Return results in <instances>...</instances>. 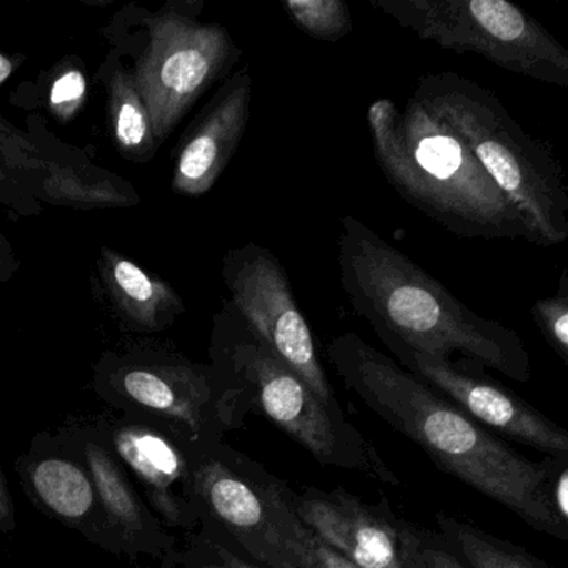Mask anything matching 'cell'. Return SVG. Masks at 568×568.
I'll use <instances>...</instances> for the list:
<instances>
[{"label":"cell","instance_id":"277c9868","mask_svg":"<svg viewBox=\"0 0 568 568\" xmlns=\"http://www.w3.org/2000/svg\"><path fill=\"white\" fill-rule=\"evenodd\" d=\"M412 99L467 145L517 209L531 244L554 247L567 241L568 189L554 145L525 132L494 92L455 72L418 79Z\"/></svg>","mask_w":568,"mask_h":568},{"label":"cell","instance_id":"6da1fadb","mask_svg":"<svg viewBox=\"0 0 568 568\" xmlns=\"http://www.w3.org/2000/svg\"><path fill=\"white\" fill-rule=\"evenodd\" d=\"M327 355L345 387L440 470L497 501L538 534L568 540V525L548 501L551 477L568 458L525 457L355 332L332 338Z\"/></svg>","mask_w":568,"mask_h":568},{"label":"cell","instance_id":"5bb4252c","mask_svg":"<svg viewBox=\"0 0 568 568\" xmlns=\"http://www.w3.org/2000/svg\"><path fill=\"white\" fill-rule=\"evenodd\" d=\"M98 420L109 447L135 487H141L151 510L169 528L194 531L201 525L192 490V452L197 445L128 415Z\"/></svg>","mask_w":568,"mask_h":568},{"label":"cell","instance_id":"8992f818","mask_svg":"<svg viewBox=\"0 0 568 568\" xmlns=\"http://www.w3.org/2000/svg\"><path fill=\"white\" fill-rule=\"evenodd\" d=\"M92 385L122 415L158 425L189 445L224 442L254 412L245 392L214 365L145 338L105 351Z\"/></svg>","mask_w":568,"mask_h":568},{"label":"cell","instance_id":"ac0fdd59","mask_svg":"<svg viewBox=\"0 0 568 568\" xmlns=\"http://www.w3.org/2000/svg\"><path fill=\"white\" fill-rule=\"evenodd\" d=\"M92 291L124 334H161L187 311L179 292L165 278L108 245L101 247L95 258Z\"/></svg>","mask_w":568,"mask_h":568},{"label":"cell","instance_id":"5b68a950","mask_svg":"<svg viewBox=\"0 0 568 568\" xmlns=\"http://www.w3.org/2000/svg\"><path fill=\"white\" fill-rule=\"evenodd\" d=\"M204 0H168L159 9L129 2L101 31L128 62L159 145L241 61L231 32L204 21Z\"/></svg>","mask_w":568,"mask_h":568},{"label":"cell","instance_id":"1f68e13d","mask_svg":"<svg viewBox=\"0 0 568 568\" xmlns=\"http://www.w3.org/2000/svg\"><path fill=\"white\" fill-rule=\"evenodd\" d=\"M135 568H142V567H135Z\"/></svg>","mask_w":568,"mask_h":568},{"label":"cell","instance_id":"9a60e30c","mask_svg":"<svg viewBox=\"0 0 568 568\" xmlns=\"http://www.w3.org/2000/svg\"><path fill=\"white\" fill-rule=\"evenodd\" d=\"M254 78L242 65L222 81L175 149L172 191L184 197L211 192L239 151L252 111Z\"/></svg>","mask_w":568,"mask_h":568},{"label":"cell","instance_id":"d4e9b609","mask_svg":"<svg viewBox=\"0 0 568 568\" xmlns=\"http://www.w3.org/2000/svg\"><path fill=\"white\" fill-rule=\"evenodd\" d=\"M418 568H468L462 558L445 544L444 538L434 537L424 530L418 548Z\"/></svg>","mask_w":568,"mask_h":568},{"label":"cell","instance_id":"ffe728a7","mask_svg":"<svg viewBox=\"0 0 568 568\" xmlns=\"http://www.w3.org/2000/svg\"><path fill=\"white\" fill-rule=\"evenodd\" d=\"M437 524L445 544L468 568H550L525 548L495 537L460 518L438 514Z\"/></svg>","mask_w":568,"mask_h":568},{"label":"cell","instance_id":"7c38bea8","mask_svg":"<svg viewBox=\"0 0 568 568\" xmlns=\"http://www.w3.org/2000/svg\"><path fill=\"white\" fill-rule=\"evenodd\" d=\"M395 362L498 437L527 445L548 458H568V432L485 375L480 365L420 354H407Z\"/></svg>","mask_w":568,"mask_h":568},{"label":"cell","instance_id":"8fae6325","mask_svg":"<svg viewBox=\"0 0 568 568\" xmlns=\"http://www.w3.org/2000/svg\"><path fill=\"white\" fill-rule=\"evenodd\" d=\"M295 510L315 538L355 568H418L424 530L385 500L371 504L344 488L308 487L295 494Z\"/></svg>","mask_w":568,"mask_h":568},{"label":"cell","instance_id":"f1b7e54d","mask_svg":"<svg viewBox=\"0 0 568 568\" xmlns=\"http://www.w3.org/2000/svg\"><path fill=\"white\" fill-rule=\"evenodd\" d=\"M19 271H21V258L8 235L0 231V282L2 284L11 282Z\"/></svg>","mask_w":568,"mask_h":568},{"label":"cell","instance_id":"44dd1931","mask_svg":"<svg viewBox=\"0 0 568 568\" xmlns=\"http://www.w3.org/2000/svg\"><path fill=\"white\" fill-rule=\"evenodd\" d=\"M38 104L59 124H71L88 102V78L84 62L78 55H65L58 64L39 75L34 85Z\"/></svg>","mask_w":568,"mask_h":568},{"label":"cell","instance_id":"9c48e42d","mask_svg":"<svg viewBox=\"0 0 568 568\" xmlns=\"http://www.w3.org/2000/svg\"><path fill=\"white\" fill-rule=\"evenodd\" d=\"M422 41L481 55L511 74L568 88V51L528 12L507 0H368Z\"/></svg>","mask_w":568,"mask_h":568},{"label":"cell","instance_id":"4dcf8cb0","mask_svg":"<svg viewBox=\"0 0 568 568\" xmlns=\"http://www.w3.org/2000/svg\"><path fill=\"white\" fill-rule=\"evenodd\" d=\"M22 62H26V55L8 58L4 52H0V85L9 81V78L21 68Z\"/></svg>","mask_w":568,"mask_h":568},{"label":"cell","instance_id":"d6986e66","mask_svg":"<svg viewBox=\"0 0 568 568\" xmlns=\"http://www.w3.org/2000/svg\"><path fill=\"white\" fill-rule=\"evenodd\" d=\"M95 81L105 91L108 131L122 158L148 164L161 145L155 141L148 105L142 101L128 62L109 49L95 72Z\"/></svg>","mask_w":568,"mask_h":568},{"label":"cell","instance_id":"30bf717a","mask_svg":"<svg viewBox=\"0 0 568 568\" xmlns=\"http://www.w3.org/2000/svg\"><path fill=\"white\" fill-rule=\"evenodd\" d=\"M229 304L252 332L288 365L328 407L342 410L318 357L312 328L302 314L291 278L277 255L257 242L229 248L222 258Z\"/></svg>","mask_w":568,"mask_h":568},{"label":"cell","instance_id":"4316f807","mask_svg":"<svg viewBox=\"0 0 568 568\" xmlns=\"http://www.w3.org/2000/svg\"><path fill=\"white\" fill-rule=\"evenodd\" d=\"M548 501L554 514L568 525V460H561L551 477Z\"/></svg>","mask_w":568,"mask_h":568},{"label":"cell","instance_id":"e0dca14e","mask_svg":"<svg viewBox=\"0 0 568 568\" xmlns=\"http://www.w3.org/2000/svg\"><path fill=\"white\" fill-rule=\"evenodd\" d=\"M26 132L38 148L42 162L41 187L34 195L39 204L75 211L141 204V194L128 179L95 164L82 149L55 138L42 115H29Z\"/></svg>","mask_w":568,"mask_h":568},{"label":"cell","instance_id":"603a6c76","mask_svg":"<svg viewBox=\"0 0 568 568\" xmlns=\"http://www.w3.org/2000/svg\"><path fill=\"white\" fill-rule=\"evenodd\" d=\"M282 9L298 31L317 41L338 42L354 29L344 0H282Z\"/></svg>","mask_w":568,"mask_h":568},{"label":"cell","instance_id":"3957f363","mask_svg":"<svg viewBox=\"0 0 568 568\" xmlns=\"http://www.w3.org/2000/svg\"><path fill=\"white\" fill-rule=\"evenodd\" d=\"M375 161L395 192L460 239H524L530 232L467 145L415 99L387 98L367 108Z\"/></svg>","mask_w":568,"mask_h":568},{"label":"cell","instance_id":"f546056e","mask_svg":"<svg viewBox=\"0 0 568 568\" xmlns=\"http://www.w3.org/2000/svg\"><path fill=\"white\" fill-rule=\"evenodd\" d=\"M16 508L9 494L8 480L4 470L0 467V530L4 534H12L16 530Z\"/></svg>","mask_w":568,"mask_h":568},{"label":"cell","instance_id":"7402d4cb","mask_svg":"<svg viewBox=\"0 0 568 568\" xmlns=\"http://www.w3.org/2000/svg\"><path fill=\"white\" fill-rule=\"evenodd\" d=\"M161 561L162 568H262L205 524L185 534Z\"/></svg>","mask_w":568,"mask_h":568},{"label":"cell","instance_id":"7a4b0ae2","mask_svg":"<svg viewBox=\"0 0 568 568\" xmlns=\"http://www.w3.org/2000/svg\"><path fill=\"white\" fill-rule=\"evenodd\" d=\"M338 278L355 315L400 358L462 361L528 382L531 361L517 332L481 317L444 284L354 215L341 221Z\"/></svg>","mask_w":568,"mask_h":568},{"label":"cell","instance_id":"ba28073f","mask_svg":"<svg viewBox=\"0 0 568 568\" xmlns=\"http://www.w3.org/2000/svg\"><path fill=\"white\" fill-rule=\"evenodd\" d=\"M192 490L201 524L211 525L264 568H307L311 531L295 491L264 465L225 442L192 452Z\"/></svg>","mask_w":568,"mask_h":568},{"label":"cell","instance_id":"cb8c5ba5","mask_svg":"<svg viewBox=\"0 0 568 568\" xmlns=\"http://www.w3.org/2000/svg\"><path fill=\"white\" fill-rule=\"evenodd\" d=\"M531 318L551 351L568 365V281L561 272L557 294L538 298L530 308Z\"/></svg>","mask_w":568,"mask_h":568},{"label":"cell","instance_id":"2e32d148","mask_svg":"<svg viewBox=\"0 0 568 568\" xmlns=\"http://www.w3.org/2000/svg\"><path fill=\"white\" fill-rule=\"evenodd\" d=\"M19 474L29 497L89 541L111 550L94 484L84 465L55 435H39L19 458Z\"/></svg>","mask_w":568,"mask_h":568},{"label":"cell","instance_id":"83f0119b","mask_svg":"<svg viewBox=\"0 0 568 568\" xmlns=\"http://www.w3.org/2000/svg\"><path fill=\"white\" fill-rule=\"evenodd\" d=\"M307 568H355L342 555L311 535Z\"/></svg>","mask_w":568,"mask_h":568},{"label":"cell","instance_id":"484cf974","mask_svg":"<svg viewBox=\"0 0 568 568\" xmlns=\"http://www.w3.org/2000/svg\"><path fill=\"white\" fill-rule=\"evenodd\" d=\"M0 204L4 205L11 214L21 215V217L42 214V205L12 181L2 162H0Z\"/></svg>","mask_w":568,"mask_h":568},{"label":"cell","instance_id":"52a82bcc","mask_svg":"<svg viewBox=\"0 0 568 568\" xmlns=\"http://www.w3.org/2000/svg\"><path fill=\"white\" fill-rule=\"evenodd\" d=\"M209 355L211 364L245 392L254 410L271 418L315 460L361 471L392 487L400 485L397 474L345 412L324 404L229 302L215 314Z\"/></svg>","mask_w":568,"mask_h":568},{"label":"cell","instance_id":"4fadbf2b","mask_svg":"<svg viewBox=\"0 0 568 568\" xmlns=\"http://www.w3.org/2000/svg\"><path fill=\"white\" fill-rule=\"evenodd\" d=\"M62 445L84 465L94 484L102 518L111 540V554L168 557L178 537L151 510L134 481L122 467L95 420H75L55 434Z\"/></svg>","mask_w":568,"mask_h":568}]
</instances>
